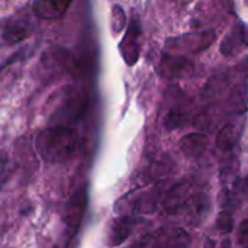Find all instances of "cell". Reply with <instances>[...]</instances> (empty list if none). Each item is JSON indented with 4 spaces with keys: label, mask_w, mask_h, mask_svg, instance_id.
<instances>
[{
    "label": "cell",
    "mask_w": 248,
    "mask_h": 248,
    "mask_svg": "<svg viewBox=\"0 0 248 248\" xmlns=\"http://www.w3.org/2000/svg\"><path fill=\"white\" fill-rule=\"evenodd\" d=\"M39 157L48 164H61L73 158L78 147V132L71 126H49L35 140Z\"/></svg>",
    "instance_id": "6da1fadb"
},
{
    "label": "cell",
    "mask_w": 248,
    "mask_h": 248,
    "mask_svg": "<svg viewBox=\"0 0 248 248\" xmlns=\"http://www.w3.org/2000/svg\"><path fill=\"white\" fill-rule=\"evenodd\" d=\"M87 108V97L83 92L70 89L62 93L58 103L54 108L49 122L52 126H68V122H74L83 116Z\"/></svg>",
    "instance_id": "7a4b0ae2"
},
{
    "label": "cell",
    "mask_w": 248,
    "mask_h": 248,
    "mask_svg": "<svg viewBox=\"0 0 248 248\" xmlns=\"http://www.w3.org/2000/svg\"><path fill=\"white\" fill-rule=\"evenodd\" d=\"M189 244V232L179 227H166L142 235L129 248H187Z\"/></svg>",
    "instance_id": "3957f363"
},
{
    "label": "cell",
    "mask_w": 248,
    "mask_h": 248,
    "mask_svg": "<svg viewBox=\"0 0 248 248\" xmlns=\"http://www.w3.org/2000/svg\"><path fill=\"white\" fill-rule=\"evenodd\" d=\"M215 31H196L185 35H179L174 38H169L166 41V49L170 54L183 55V54H196L205 51L215 42Z\"/></svg>",
    "instance_id": "277c9868"
},
{
    "label": "cell",
    "mask_w": 248,
    "mask_h": 248,
    "mask_svg": "<svg viewBox=\"0 0 248 248\" xmlns=\"http://www.w3.org/2000/svg\"><path fill=\"white\" fill-rule=\"evenodd\" d=\"M164 126L167 131L177 129L187 122L189 118V105L187 97L182 89L177 86H170L164 94Z\"/></svg>",
    "instance_id": "5b68a950"
},
{
    "label": "cell",
    "mask_w": 248,
    "mask_h": 248,
    "mask_svg": "<svg viewBox=\"0 0 248 248\" xmlns=\"http://www.w3.org/2000/svg\"><path fill=\"white\" fill-rule=\"evenodd\" d=\"M86 206H87V190L86 187H80L77 192L71 195L62 214L65 235L68 241L78 232L84 212H86Z\"/></svg>",
    "instance_id": "8992f818"
},
{
    "label": "cell",
    "mask_w": 248,
    "mask_h": 248,
    "mask_svg": "<svg viewBox=\"0 0 248 248\" xmlns=\"http://www.w3.org/2000/svg\"><path fill=\"white\" fill-rule=\"evenodd\" d=\"M195 193L196 192L193 190V185L189 180H182L164 193V199L161 203L163 209L169 215H180L183 208L189 203Z\"/></svg>",
    "instance_id": "52a82bcc"
},
{
    "label": "cell",
    "mask_w": 248,
    "mask_h": 248,
    "mask_svg": "<svg viewBox=\"0 0 248 248\" xmlns=\"http://www.w3.org/2000/svg\"><path fill=\"white\" fill-rule=\"evenodd\" d=\"M71 64V54L61 46H54L42 54L39 70L44 74V78L55 77L62 74Z\"/></svg>",
    "instance_id": "ba28073f"
},
{
    "label": "cell",
    "mask_w": 248,
    "mask_h": 248,
    "mask_svg": "<svg viewBox=\"0 0 248 248\" xmlns=\"http://www.w3.org/2000/svg\"><path fill=\"white\" fill-rule=\"evenodd\" d=\"M193 62L183 55H176L164 52L160 60L158 71L167 80H179L190 76L193 73Z\"/></svg>",
    "instance_id": "9c48e42d"
},
{
    "label": "cell",
    "mask_w": 248,
    "mask_h": 248,
    "mask_svg": "<svg viewBox=\"0 0 248 248\" xmlns=\"http://www.w3.org/2000/svg\"><path fill=\"white\" fill-rule=\"evenodd\" d=\"M140 222L141 219H138L137 217H131V215H121L112 219L108 228V234H106L108 247H118L124 244L132 235V232L135 231Z\"/></svg>",
    "instance_id": "30bf717a"
},
{
    "label": "cell",
    "mask_w": 248,
    "mask_h": 248,
    "mask_svg": "<svg viewBox=\"0 0 248 248\" xmlns=\"http://www.w3.org/2000/svg\"><path fill=\"white\" fill-rule=\"evenodd\" d=\"M140 35H141V23L138 20V17H132V20L129 22L128 31L124 36V39L119 44V51L122 58L125 60V62L128 65H134L138 58H140Z\"/></svg>",
    "instance_id": "8fae6325"
},
{
    "label": "cell",
    "mask_w": 248,
    "mask_h": 248,
    "mask_svg": "<svg viewBox=\"0 0 248 248\" xmlns=\"http://www.w3.org/2000/svg\"><path fill=\"white\" fill-rule=\"evenodd\" d=\"M234 87L232 84V76L230 71H218L215 73L203 86L202 93H201V99L203 102H214L217 99H219L224 94H228L227 92H231V89Z\"/></svg>",
    "instance_id": "7c38bea8"
},
{
    "label": "cell",
    "mask_w": 248,
    "mask_h": 248,
    "mask_svg": "<svg viewBox=\"0 0 248 248\" xmlns=\"http://www.w3.org/2000/svg\"><path fill=\"white\" fill-rule=\"evenodd\" d=\"M243 48H248V23H237L224 38L221 52L224 55H237Z\"/></svg>",
    "instance_id": "4fadbf2b"
},
{
    "label": "cell",
    "mask_w": 248,
    "mask_h": 248,
    "mask_svg": "<svg viewBox=\"0 0 248 248\" xmlns=\"http://www.w3.org/2000/svg\"><path fill=\"white\" fill-rule=\"evenodd\" d=\"M164 195L161 192V186L157 185L153 189L140 193L137 198L132 199L131 202V212L134 214H150L155 211L157 205L161 202L163 203Z\"/></svg>",
    "instance_id": "5bb4252c"
},
{
    "label": "cell",
    "mask_w": 248,
    "mask_h": 248,
    "mask_svg": "<svg viewBox=\"0 0 248 248\" xmlns=\"http://www.w3.org/2000/svg\"><path fill=\"white\" fill-rule=\"evenodd\" d=\"M209 208H211V203H209L208 196L205 193L196 192L193 198L189 201V203L183 208L180 215L185 217L190 224H199L206 218Z\"/></svg>",
    "instance_id": "9a60e30c"
},
{
    "label": "cell",
    "mask_w": 248,
    "mask_h": 248,
    "mask_svg": "<svg viewBox=\"0 0 248 248\" xmlns=\"http://www.w3.org/2000/svg\"><path fill=\"white\" fill-rule=\"evenodd\" d=\"M31 33V26L28 20L22 17H9L3 22L1 38L7 44H16L26 39Z\"/></svg>",
    "instance_id": "2e32d148"
},
{
    "label": "cell",
    "mask_w": 248,
    "mask_h": 248,
    "mask_svg": "<svg viewBox=\"0 0 248 248\" xmlns=\"http://www.w3.org/2000/svg\"><path fill=\"white\" fill-rule=\"evenodd\" d=\"M71 1H49V0H36L32 4V10L36 17L44 20H55L64 16Z\"/></svg>",
    "instance_id": "e0dca14e"
},
{
    "label": "cell",
    "mask_w": 248,
    "mask_h": 248,
    "mask_svg": "<svg viewBox=\"0 0 248 248\" xmlns=\"http://www.w3.org/2000/svg\"><path fill=\"white\" fill-rule=\"evenodd\" d=\"M243 132V124L235 121H228L221 126L217 138V145L221 151H231L240 141Z\"/></svg>",
    "instance_id": "ac0fdd59"
},
{
    "label": "cell",
    "mask_w": 248,
    "mask_h": 248,
    "mask_svg": "<svg viewBox=\"0 0 248 248\" xmlns=\"http://www.w3.org/2000/svg\"><path fill=\"white\" fill-rule=\"evenodd\" d=\"M208 142L209 140L205 134L192 132L180 141V151L189 158H198L206 151Z\"/></svg>",
    "instance_id": "d6986e66"
},
{
    "label": "cell",
    "mask_w": 248,
    "mask_h": 248,
    "mask_svg": "<svg viewBox=\"0 0 248 248\" xmlns=\"http://www.w3.org/2000/svg\"><path fill=\"white\" fill-rule=\"evenodd\" d=\"M125 25H126V15H125L124 9L119 4H113L112 6V19H110L112 32L113 33L122 32Z\"/></svg>",
    "instance_id": "ffe728a7"
},
{
    "label": "cell",
    "mask_w": 248,
    "mask_h": 248,
    "mask_svg": "<svg viewBox=\"0 0 248 248\" xmlns=\"http://www.w3.org/2000/svg\"><path fill=\"white\" fill-rule=\"evenodd\" d=\"M232 227H234V218L230 212L224 211L218 215V219H217V224H215V228L221 232V234H230L232 231Z\"/></svg>",
    "instance_id": "44dd1931"
},
{
    "label": "cell",
    "mask_w": 248,
    "mask_h": 248,
    "mask_svg": "<svg viewBox=\"0 0 248 248\" xmlns=\"http://www.w3.org/2000/svg\"><path fill=\"white\" fill-rule=\"evenodd\" d=\"M237 240H238V244L248 247V218H246L240 224L238 232H237Z\"/></svg>",
    "instance_id": "7402d4cb"
},
{
    "label": "cell",
    "mask_w": 248,
    "mask_h": 248,
    "mask_svg": "<svg viewBox=\"0 0 248 248\" xmlns=\"http://www.w3.org/2000/svg\"><path fill=\"white\" fill-rule=\"evenodd\" d=\"M237 187L243 192V193H246L248 195V177L247 179H243V180H240L238 183H237Z\"/></svg>",
    "instance_id": "603a6c76"
},
{
    "label": "cell",
    "mask_w": 248,
    "mask_h": 248,
    "mask_svg": "<svg viewBox=\"0 0 248 248\" xmlns=\"http://www.w3.org/2000/svg\"><path fill=\"white\" fill-rule=\"evenodd\" d=\"M244 248H248V247H244Z\"/></svg>",
    "instance_id": "cb8c5ba5"
}]
</instances>
